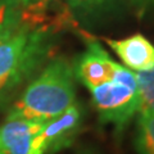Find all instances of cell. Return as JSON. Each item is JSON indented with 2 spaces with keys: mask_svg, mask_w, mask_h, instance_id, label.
I'll use <instances>...</instances> for the list:
<instances>
[{
  "mask_svg": "<svg viewBox=\"0 0 154 154\" xmlns=\"http://www.w3.org/2000/svg\"><path fill=\"white\" fill-rule=\"evenodd\" d=\"M134 143L137 154H154V114H139Z\"/></svg>",
  "mask_w": 154,
  "mask_h": 154,
  "instance_id": "ba28073f",
  "label": "cell"
},
{
  "mask_svg": "<svg viewBox=\"0 0 154 154\" xmlns=\"http://www.w3.org/2000/svg\"><path fill=\"white\" fill-rule=\"evenodd\" d=\"M77 154H99V153L91 148H82V149H80Z\"/></svg>",
  "mask_w": 154,
  "mask_h": 154,
  "instance_id": "5bb4252c",
  "label": "cell"
},
{
  "mask_svg": "<svg viewBox=\"0 0 154 154\" xmlns=\"http://www.w3.org/2000/svg\"><path fill=\"white\" fill-rule=\"evenodd\" d=\"M72 67L76 79L91 90L112 80L118 63L109 57L95 38L88 37L86 50L77 57Z\"/></svg>",
  "mask_w": 154,
  "mask_h": 154,
  "instance_id": "5b68a950",
  "label": "cell"
},
{
  "mask_svg": "<svg viewBox=\"0 0 154 154\" xmlns=\"http://www.w3.org/2000/svg\"><path fill=\"white\" fill-rule=\"evenodd\" d=\"M128 2L137 9L139 13L145 12L148 8L154 5V0H128Z\"/></svg>",
  "mask_w": 154,
  "mask_h": 154,
  "instance_id": "7c38bea8",
  "label": "cell"
},
{
  "mask_svg": "<svg viewBox=\"0 0 154 154\" xmlns=\"http://www.w3.org/2000/svg\"><path fill=\"white\" fill-rule=\"evenodd\" d=\"M51 32L23 22L0 40V100L44 62L51 48Z\"/></svg>",
  "mask_w": 154,
  "mask_h": 154,
  "instance_id": "7a4b0ae2",
  "label": "cell"
},
{
  "mask_svg": "<svg viewBox=\"0 0 154 154\" xmlns=\"http://www.w3.org/2000/svg\"><path fill=\"white\" fill-rule=\"evenodd\" d=\"M81 117V109L75 103L58 117L44 122L32 139L28 154H49L67 146L77 134Z\"/></svg>",
  "mask_w": 154,
  "mask_h": 154,
  "instance_id": "277c9868",
  "label": "cell"
},
{
  "mask_svg": "<svg viewBox=\"0 0 154 154\" xmlns=\"http://www.w3.org/2000/svg\"><path fill=\"white\" fill-rule=\"evenodd\" d=\"M75 79L73 67L68 60L53 59L13 104L7 121L44 123L58 117L75 104Z\"/></svg>",
  "mask_w": 154,
  "mask_h": 154,
  "instance_id": "6da1fadb",
  "label": "cell"
},
{
  "mask_svg": "<svg viewBox=\"0 0 154 154\" xmlns=\"http://www.w3.org/2000/svg\"><path fill=\"white\" fill-rule=\"evenodd\" d=\"M42 123L12 119L0 126V154H28Z\"/></svg>",
  "mask_w": 154,
  "mask_h": 154,
  "instance_id": "52a82bcc",
  "label": "cell"
},
{
  "mask_svg": "<svg viewBox=\"0 0 154 154\" xmlns=\"http://www.w3.org/2000/svg\"><path fill=\"white\" fill-rule=\"evenodd\" d=\"M23 8L17 0H0V32L14 30L22 25Z\"/></svg>",
  "mask_w": 154,
  "mask_h": 154,
  "instance_id": "30bf717a",
  "label": "cell"
},
{
  "mask_svg": "<svg viewBox=\"0 0 154 154\" xmlns=\"http://www.w3.org/2000/svg\"><path fill=\"white\" fill-rule=\"evenodd\" d=\"M17 2L21 4L22 7L25 8H28V7H32V5H36V4L41 3L42 0H17Z\"/></svg>",
  "mask_w": 154,
  "mask_h": 154,
  "instance_id": "4fadbf2b",
  "label": "cell"
},
{
  "mask_svg": "<svg viewBox=\"0 0 154 154\" xmlns=\"http://www.w3.org/2000/svg\"><path fill=\"white\" fill-rule=\"evenodd\" d=\"M11 31H13V30H11ZM11 31H5V32H0V40H2V38H3L4 36H5V35H7V33H9V32H11Z\"/></svg>",
  "mask_w": 154,
  "mask_h": 154,
  "instance_id": "9a60e30c",
  "label": "cell"
},
{
  "mask_svg": "<svg viewBox=\"0 0 154 154\" xmlns=\"http://www.w3.org/2000/svg\"><path fill=\"white\" fill-rule=\"evenodd\" d=\"M105 42L130 71L137 73L154 68V45L141 33L121 40L105 38Z\"/></svg>",
  "mask_w": 154,
  "mask_h": 154,
  "instance_id": "8992f818",
  "label": "cell"
},
{
  "mask_svg": "<svg viewBox=\"0 0 154 154\" xmlns=\"http://www.w3.org/2000/svg\"><path fill=\"white\" fill-rule=\"evenodd\" d=\"M67 4L84 16H98L107 12L112 5L113 0H66Z\"/></svg>",
  "mask_w": 154,
  "mask_h": 154,
  "instance_id": "8fae6325",
  "label": "cell"
},
{
  "mask_svg": "<svg viewBox=\"0 0 154 154\" xmlns=\"http://www.w3.org/2000/svg\"><path fill=\"white\" fill-rule=\"evenodd\" d=\"M139 114H154V68L137 72Z\"/></svg>",
  "mask_w": 154,
  "mask_h": 154,
  "instance_id": "9c48e42d",
  "label": "cell"
},
{
  "mask_svg": "<svg viewBox=\"0 0 154 154\" xmlns=\"http://www.w3.org/2000/svg\"><path fill=\"white\" fill-rule=\"evenodd\" d=\"M93 104L102 125H112L116 132L123 131L139 113L136 73L118 64L113 79L90 90Z\"/></svg>",
  "mask_w": 154,
  "mask_h": 154,
  "instance_id": "3957f363",
  "label": "cell"
}]
</instances>
